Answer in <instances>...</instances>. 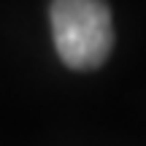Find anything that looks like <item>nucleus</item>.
<instances>
[{"instance_id":"f257e3e1","label":"nucleus","mask_w":146,"mask_h":146,"mask_svg":"<svg viewBox=\"0 0 146 146\" xmlns=\"http://www.w3.org/2000/svg\"><path fill=\"white\" fill-rule=\"evenodd\" d=\"M52 38L68 68L92 70L103 65L114 46L111 11L103 0H54Z\"/></svg>"}]
</instances>
